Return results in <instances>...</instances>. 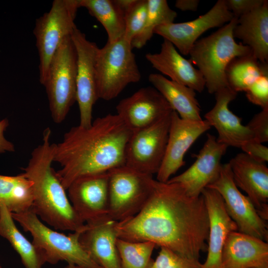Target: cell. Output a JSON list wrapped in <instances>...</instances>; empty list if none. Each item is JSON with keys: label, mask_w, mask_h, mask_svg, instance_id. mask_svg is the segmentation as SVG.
Segmentation results:
<instances>
[{"label": "cell", "mask_w": 268, "mask_h": 268, "mask_svg": "<svg viewBox=\"0 0 268 268\" xmlns=\"http://www.w3.org/2000/svg\"><path fill=\"white\" fill-rule=\"evenodd\" d=\"M209 222L204 198L189 196L178 184L154 180L143 206L133 217L117 222V237L149 241L184 257L199 260L207 250Z\"/></svg>", "instance_id": "obj_1"}, {"label": "cell", "mask_w": 268, "mask_h": 268, "mask_svg": "<svg viewBox=\"0 0 268 268\" xmlns=\"http://www.w3.org/2000/svg\"><path fill=\"white\" fill-rule=\"evenodd\" d=\"M132 132L118 115L111 114L96 118L89 127H72L55 146L54 162L62 167L56 173L64 188L81 176L125 165Z\"/></svg>", "instance_id": "obj_2"}, {"label": "cell", "mask_w": 268, "mask_h": 268, "mask_svg": "<svg viewBox=\"0 0 268 268\" xmlns=\"http://www.w3.org/2000/svg\"><path fill=\"white\" fill-rule=\"evenodd\" d=\"M51 131L46 128L42 142L33 149L23 173L33 183L32 209L37 215L56 230L81 231L84 223L73 208L62 185L54 162L55 143H51Z\"/></svg>", "instance_id": "obj_3"}, {"label": "cell", "mask_w": 268, "mask_h": 268, "mask_svg": "<svg viewBox=\"0 0 268 268\" xmlns=\"http://www.w3.org/2000/svg\"><path fill=\"white\" fill-rule=\"evenodd\" d=\"M237 20L234 17L211 34L198 40L190 51L189 60L202 74L210 94L228 87L225 72L233 59L253 54L250 47L234 39L233 31Z\"/></svg>", "instance_id": "obj_4"}, {"label": "cell", "mask_w": 268, "mask_h": 268, "mask_svg": "<svg viewBox=\"0 0 268 268\" xmlns=\"http://www.w3.org/2000/svg\"><path fill=\"white\" fill-rule=\"evenodd\" d=\"M132 49L131 43L123 37L114 43L107 41L99 48L95 63L98 99H114L129 84L140 80V72Z\"/></svg>", "instance_id": "obj_5"}, {"label": "cell", "mask_w": 268, "mask_h": 268, "mask_svg": "<svg viewBox=\"0 0 268 268\" xmlns=\"http://www.w3.org/2000/svg\"><path fill=\"white\" fill-rule=\"evenodd\" d=\"M11 214L24 231L31 234L32 243L43 251L46 263L56 264L60 261H66L67 264L81 266L101 267L80 243L79 237L81 231L67 235L53 230L40 221L32 208Z\"/></svg>", "instance_id": "obj_6"}, {"label": "cell", "mask_w": 268, "mask_h": 268, "mask_svg": "<svg viewBox=\"0 0 268 268\" xmlns=\"http://www.w3.org/2000/svg\"><path fill=\"white\" fill-rule=\"evenodd\" d=\"M77 54L70 35L65 37L53 56L43 85L52 118L63 122L76 101Z\"/></svg>", "instance_id": "obj_7"}, {"label": "cell", "mask_w": 268, "mask_h": 268, "mask_svg": "<svg viewBox=\"0 0 268 268\" xmlns=\"http://www.w3.org/2000/svg\"><path fill=\"white\" fill-rule=\"evenodd\" d=\"M79 0H55L50 11L37 19L33 30L39 59L40 82H45L51 61L63 39L76 27Z\"/></svg>", "instance_id": "obj_8"}, {"label": "cell", "mask_w": 268, "mask_h": 268, "mask_svg": "<svg viewBox=\"0 0 268 268\" xmlns=\"http://www.w3.org/2000/svg\"><path fill=\"white\" fill-rule=\"evenodd\" d=\"M108 172V216L116 221H122L135 215L143 206L154 179L125 165Z\"/></svg>", "instance_id": "obj_9"}, {"label": "cell", "mask_w": 268, "mask_h": 268, "mask_svg": "<svg viewBox=\"0 0 268 268\" xmlns=\"http://www.w3.org/2000/svg\"><path fill=\"white\" fill-rule=\"evenodd\" d=\"M171 113L149 127L132 132L125 150V165L152 176L157 173L165 153Z\"/></svg>", "instance_id": "obj_10"}, {"label": "cell", "mask_w": 268, "mask_h": 268, "mask_svg": "<svg viewBox=\"0 0 268 268\" xmlns=\"http://www.w3.org/2000/svg\"><path fill=\"white\" fill-rule=\"evenodd\" d=\"M206 188L220 194L228 214L237 225L238 231L268 242L266 221L259 215L249 198L235 185L228 163L222 164L219 176Z\"/></svg>", "instance_id": "obj_11"}, {"label": "cell", "mask_w": 268, "mask_h": 268, "mask_svg": "<svg viewBox=\"0 0 268 268\" xmlns=\"http://www.w3.org/2000/svg\"><path fill=\"white\" fill-rule=\"evenodd\" d=\"M70 36L77 54L76 87L80 113L79 125L87 128L92 124L93 106L98 99L95 63L99 48L95 43L88 40L77 27Z\"/></svg>", "instance_id": "obj_12"}, {"label": "cell", "mask_w": 268, "mask_h": 268, "mask_svg": "<svg viewBox=\"0 0 268 268\" xmlns=\"http://www.w3.org/2000/svg\"><path fill=\"white\" fill-rule=\"evenodd\" d=\"M109 172L81 176L67 189L68 199L75 212L85 223L108 215Z\"/></svg>", "instance_id": "obj_13"}, {"label": "cell", "mask_w": 268, "mask_h": 268, "mask_svg": "<svg viewBox=\"0 0 268 268\" xmlns=\"http://www.w3.org/2000/svg\"><path fill=\"white\" fill-rule=\"evenodd\" d=\"M211 127L205 120H185L173 111L165 153L156 180L167 182L184 165L185 155L192 144Z\"/></svg>", "instance_id": "obj_14"}, {"label": "cell", "mask_w": 268, "mask_h": 268, "mask_svg": "<svg viewBox=\"0 0 268 268\" xmlns=\"http://www.w3.org/2000/svg\"><path fill=\"white\" fill-rule=\"evenodd\" d=\"M233 18L227 7L225 0H218L209 11L197 18L161 25L154 29V34L170 42L181 54L186 56L203 33L211 28L221 27Z\"/></svg>", "instance_id": "obj_15"}, {"label": "cell", "mask_w": 268, "mask_h": 268, "mask_svg": "<svg viewBox=\"0 0 268 268\" xmlns=\"http://www.w3.org/2000/svg\"><path fill=\"white\" fill-rule=\"evenodd\" d=\"M227 148L218 142L215 136L208 134L194 163L184 172L171 177L167 182L179 185L190 197L200 196L219 176L222 166L221 160Z\"/></svg>", "instance_id": "obj_16"}, {"label": "cell", "mask_w": 268, "mask_h": 268, "mask_svg": "<svg viewBox=\"0 0 268 268\" xmlns=\"http://www.w3.org/2000/svg\"><path fill=\"white\" fill-rule=\"evenodd\" d=\"M117 115L132 132L149 127L169 115L171 107L154 87H143L121 100Z\"/></svg>", "instance_id": "obj_17"}, {"label": "cell", "mask_w": 268, "mask_h": 268, "mask_svg": "<svg viewBox=\"0 0 268 268\" xmlns=\"http://www.w3.org/2000/svg\"><path fill=\"white\" fill-rule=\"evenodd\" d=\"M236 186L243 190L265 221L268 219V168L244 152L228 162Z\"/></svg>", "instance_id": "obj_18"}, {"label": "cell", "mask_w": 268, "mask_h": 268, "mask_svg": "<svg viewBox=\"0 0 268 268\" xmlns=\"http://www.w3.org/2000/svg\"><path fill=\"white\" fill-rule=\"evenodd\" d=\"M201 195L207 209L209 229L207 255L201 268H222L224 243L229 233L238 231L237 226L228 214L223 199L217 191L206 188Z\"/></svg>", "instance_id": "obj_19"}, {"label": "cell", "mask_w": 268, "mask_h": 268, "mask_svg": "<svg viewBox=\"0 0 268 268\" xmlns=\"http://www.w3.org/2000/svg\"><path fill=\"white\" fill-rule=\"evenodd\" d=\"M214 94L215 104L204 115V120L216 129L217 141L228 147L240 148L245 142L254 140L248 127L242 124V119L229 109V104L235 99L237 93L226 87Z\"/></svg>", "instance_id": "obj_20"}, {"label": "cell", "mask_w": 268, "mask_h": 268, "mask_svg": "<svg viewBox=\"0 0 268 268\" xmlns=\"http://www.w3.org/2000/svg\"><path fill=\"white\" fill-rule=\"evenodd\" d=\"M115 221L108 215L85 223L79 240L92 260L102 268H122Z\"/></svg>", "instance_id": "obj_21"}, {"label": "cell", "mask_w": 268, "mask_h": 268, "mask_svg": "<svg viewBox=\"0 0 268 268\" xmlns=\"http://www.w3.org/2000/svg\"><path fill=\"white\" fill-rule=\"evenodd\" d=\"M146 59L152 67L170 80L201 92L205 80L200 72L189 60L184 58L175 46L164 39L158 53H147Z\"/></svg>", "instance_id": "obj_22"}, {"label": "cell", "mask_w": 268, "mask_h": 268, "mask_svg": "<svg viewBox=\"0 0 268 268\" xmlns=\"http://www.w3.org/2000/svg\"><path fill=\"white\" fill-rule=\"evenodd\" d=\"M221 262L222 268L268 266V242L238 231H233L224 243Z\"/></svg>", "instance_id": "obj_23"}, {"label": "cell", "mask_w": 268, "mask_h": 268, "mask_svg": "<svg viewBox=\"0 0 268 268\" xmlns=\"http://www.w3.org/2000/svg\"><path fill=\"white\" fill-rule=\"evenodd\" d=\"M233 35L250 47L259 61L268 63V1L239 17Z\"/></svg>", "instance_id": "obj_24"}, {"label": "cell", "mask_w": 268, "mask_h": 268, "mask_svg": "<svg viewBox=\"0 0 268 268\" xmlns=\"http://www.w3.org/2000/svg\"><path fill=\"white\" fill-rule=\"evenodd\" d=\"M149 82L165 98L180 118L201 121L200 105L193 89L173 81L160 73H151Z\"/></svg>", "instance_id": "obj_25"}, {"label": "cell", "mask_w": 268, "mask_h": 268, "mask_svg": "<svg viewBox=\"0 0 268 268\" xmlns=\"http://www.w3.org/2000/svg\"><path fill=\"white\" fill-rule=\"evenodd\" d=\"M11 213L0 203V236L5 238L19 255L25 268H42L44 253L18 229Z\"/></svg>", "instance_id": "obj_26"}, {"label": "cell", "mask_w": 268, "mask_h": 268, "mask_svg": "<svg viewBox=\"0 0 268 268\" xmlns=\"http://www.w3.org/2000/svg\"><path fill=\"white\" fill-rule=\"evenodd\" d=\"M33 183L22 173L16 176L0 175V203L11 213H19L33 207Z\"/></svg>", "instance_id": "obj_27"}, {"label": "cell", "mask_w": 268, "mask_h": 268, "mask_svg": "<svg viewBox=\"0 0 268 268\" xmlns=\"http://www.w3.org/2000/svg\"><path fill=\"white\" fill-rule=\"evenodd\" d=\"M267 71L268 63H262L250 54L233 59L228 64L225 73L228 86L238 93L245 92Z\"/></svg>", "instance_id": "obj_28"}, {"label": "cell", "mask_w": 268, "mask_h": 268, "mask_svg": "<svg viewBox=\"0 0 268 268\" xmlns=\"http://www.w3.org/2000/svg\"><path fill=\"white\" fill-rule=\"evenodd\" d=\"M79 5L86 8L102 25L107 32L108 42L114 43L123 37L124 13L115 0H79Z\"/></svg>", "instance_id": "obj_29"}, {"label": "cell", "mask_w": 268, "mask_h": 268, "mask_svg": "<svg viewBox=\"0 0 268 268\" xmlns=\"http://www.w3.org/2000/svg\"><path fill=\"white\" fill-rule=\"evenodd\" d=\"M148 10L144 26L131 42L133 48L140 49L152 38L154 29L161 25L174 22L177 12L166 0H147Z\"/></svg>", "instance_id": "obj_30"}, {"label": "cell", "mask_w": 268, "mask_h": 268, "mask_svg": "<svg viewBox=\"0 0 268 268\" xmlns=\"http://www.w3.org/2000/svg\"><path fill=\"white\" fill-rule=\"evenodd\" d=\"M116 246L122 268H151L156 247L149 241L133 242L117 238Z\"/></svg>", "instance_id": "obj_31"}, {"label": "cell", "mask_w": 268, "mask_h": 268, "mask_svg": "<svg viewBox=\"0 0 268 268\" xmlns=\"http://www.w3.org/2000/svg\"><path fill=\"white\" fill-rule=\"evenodd\" d=\"M147 0H134L124 12L125 25L123 38L131 43L143 29L147 17Z\"/></svg>", "instance_id": "obj_32"}, {"label": "cell", "mask_w": 268, "mask_h": 268, "mask_svg": "<svg viewBox=\"0 0 268 268\" xmlns=\"http://www.w3.org/2000/svg\"><path fill=\"white\" fill-rule=\"evenodd\" d=\"M201 266L199 260L189 259L167 248L160 247L151 268H201Z\"/></svg>", "instance_id": "obj_33"}, {"label": "cell", "mask_w": 268, "mask_h": 268, "mask_svg": "<svg viewBox=\"0 0 268 268\" xmlns=\"http://www.w3.org/2000/svg\"><path fill=\"white\" fill-rule=\"evenodd\" d=\"M248 100L262 109H268V71L264 73L245 91Z\"/></svg>", "instance_id": "obj_34"}, {"label": "cell", "mask_w": 268, "mask_h": 268, "mask_svg": "<svg viewBox=\"0 0 268 268\" xmlns=\"http://www.w3.org/2000/svg\"><path fill=\"white\" fill-rule=\"evenodd\" d=\"M247 126L251 132L254 140L263 143L268 141V109H262L255 114Z\"/></svg>", "instance_id": "obj_35"}, {"label": "cell", "mask_w": 268, "mask_h": 268, "mask_svg": "<svg viewBox=\"0 0 268 268\" xmlns=\"http://www.w3.org/2000/svg\"><path fill=\"white\" fill-rule=\"evenodd\" d=\"M266 0H225L227 8L234 17L241 16L262 6Z\"/></svg>", "instance_id": "obj_36"}, {"label": "cell", "mask_w": 268, "mask_h": 268, "mask_svg": "<svg viewBox=\"0 0 268 268\" xmlns=\"http://www.w3.org/2000/svg\"><path fill=\"white\" fill-rule=\"evenodd\" d=\"M240 148L244 153L258 161L265 163L268 161V148L262 143L251 140Z\"/></svg>", "instance_id": "obj_37"}, {"label": "cell", "mask_w": 268, "mask_h": 268, "mask_svg": "<svg viewBox=\"0 0 268 268\" xmlns=\"http://www.w3.org/2000/svg\"><path fill=\"white\" fill-rule=\"evenodd\" d=\"M8 126V121L4 119L0 121V154L5 152H13L14 146L4 136L3 133Z\"/></svg>", "instance_id": "obj_38"}, {"label": "cell", "mask_w": 268, "mask_h": 268, "mask_svg": "<svg viewBox=\"0 0 268 268\" xmlns=\"http://www.w3.org/2000/svg\"><path fill=\"white\" fill-rule=\"evenodd\" d=\"M199 3V0H177L175 6L182 11H195L198 8Z\"/></svg>", "instance_id": "obj_39"}, {"label": "cell", "mask_w": 268, "mask_h": 268, "mask_svg": "<svg viewBox=\"0 0 268 268\" xmlns=\"http://www.w3.org/2000/svg\"><path fill=\"white\" fill-rule=\"evenodd\" d=\"M65 268H102L101 267L99 268H92L88 267L85 266H81L74 264H67V265L65 267Z\"/></svg>", "instance_id": "obj_40"}, {"label": "cell", "mask_w": 268, "mask_h": 268, "mask_svg": "<svg viewBox=\"0 0 268 268\" xmlns=\"http://www.w3.org/2000/svg\"><path fill=\"white\" fill-rule=\"evenodd\" d=\"M268 268V266H264V267H254V268Z\"/></svg>", "instance_id": "obj_41"}, {"label": "cell", "mask_w": 268, "mask_h": 268, "mask_svg": "<svg viewBox=\"0 0 268 268\" xmlns=\"http://www.w3.org/2000/svg\"><path fill=\"white\" fill-rule=\"evenodd\" d=\"M0 268H2L1 267V266H0Z\"/></svg>", "instance_id": "obj_42"}]
</instances>
